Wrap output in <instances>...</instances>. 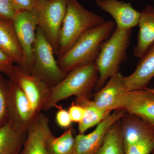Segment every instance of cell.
Listing matches in <instances>:
<instances>
[{"mask_svg":"<svg viewBox=\"0 0 154 154\" xmlns=\"http://www.w3.org/2000/svg\"><path fill=\"white\" fill-rule=\"evenodd\" d=\"M151 154H154V150L152 152Z\"/></svg>","mask_w":154,"mask_h":154,"instance_id":"30","label":"cell"},{"mask_svg":"<svg viewBox=\"0 0 154 154\" xmlns=\"http://www.w3.org/2000/svg\"><path fill=\"white\" fill-rule=\"evenodd\" d=\"M17 11L11 5L10 0H0V19L13 21Z\"/></svg>","mask_w":154,"mask_h":154,"instance_id":"24","label":"cell"},{"mask_svg":"<svg viewBox=\"0 0 154 154\" xmlns=\"http://www.w3.org/2000/svg\"><path fill=\"white\" fill-rule=\"evenodd\" d=\"M124 77L119 72L94 94L93 100L98 108L110 112L123 110L125 98L129 92L125 84Z\"/></svg>","mask_w":154,"mask_h":154,"instance_id":"10","label":"cell"},{"mask_svg":"<svg viewBox=\"0 0 154 154\" xmlns=\"http://www.w3.org/2000/svg\"><path fill=\"white\" fill-rule=\"evenodd\" d=\"M139 31L134 55L140 59L154 43V7L147 5L140 12Z\"/></svg>","mask_w":154,"mask_h":154,"instance_id":"18","label":"cell"},{"mask_svg":"<svg viewBox=\"0 0 154 154\" xmlns=\"http://www.w3.org/2000/svg\"><path fill=\"white\" fill-rule=\"evenodd\" d=\"M56 120L59 126L66 129L70 127L72 122L68 110L61 107L57 112Z\"/></svg>","mask_w":154,"mask_h":154,"instance_id":"26","label":"cell"},{"mask_svg":"<svg viewBox=\"0 0 154 154\" xmlns=\"http://www.w3.org/2000/svg\"><path fill=\"white\" fill-rule=\"evenodd\" d=\"M68 111L72 122L79 123L84 118L85 110L80 105L72 102L69 107Z\"/></svg>","mask_w":154,"mask_h":154,"instance_id":"27","label":"cell"},{"mask_svg":"<svg viewBox=\"0 0 154 154\" xmlns=\"http://www.w3.org/2000/svg\"><path fill=\"white\" fill-rule=\"evenodd\" d=\"M14 64L12 59L0 49V73L5 74Z\"/></svg>","mask_w":154,"mask_h":154,"instance_id":"28","label":"cell"},{"mask_svg":"<svg viewBox=\"0 0 154 154\" xmlns=\"http://www.w3.org/2000/svg\"><path fill=\"white\" fill-rule=\"evenodd\" d=\"M126 113L123 110H115L96 125L93 132L88 134H79L76 136L75 154H96L110 128Z\"/></svg>","mask_w":154,"mask_h":154,"instance_id":"11","label":"cell"},{"mask_svg":"<svg viewBox=\"0 0 154 154\" xmlns=\"http://www.w3.org/2000/svg\"><path fill=\"white\" fill-rule=\"evenodd\" d=\"M13 8L16 11H33L36 8L38 0H10Z\"/></svg>","mask_w":154,"mask_h":154,"instance_id":"25","label":"cell"},{"mask_svg":"<svg viewBox=\"0 0 154 154\" xmlns=\"http://www.w3.org/2000/svg\"><path fill=\"white\" fill-rule=\"evenodd\" d=\"M105 22L103 17L85 8L78 0H67L60 33L57 57L66 52L84 32Z\"/></svg>","mask_w":154,"mask_h":154,"instance_id":"4","label":"cell"},{"mask_svg":"<svg viewBox=\"0 0 154 154\" xmlns=\"http://www.w3.org/2000/svg\"><path fill=\"white\" fill-rule=\"evenodd\" d=\"M148 90H149V91H150L151 92H152V93H154V89H153V88H147Z\"/></svg>","mask_w":154,"mask_h":154,"instance_id":"29","label":"cell"},{"mask_svg":"<svg viewBox=\"0 0 154 154\" xmlns=\"http://www.w3.org/2000/svg\"><path fill=\"white\" fill-rule=\"evenodd\" d=\"M131 29L116 28L102 45L95 63L99 73L95 92L102 88L107 80L119 72L120 66L127 59V51L130 43Z\"/></svg>","mask_w":154,"mask_h":154,"instance_id":"3","label":"cell"},{"mask_svg":"<svg viewBox=\"0 0 154 154\" xmlns=\"http://www.w3.org/2000/svg\"><path fill=\"white\" fill-rule=\"evenodd\" d=\"M27 134L9 120L0 127V154H20Z\"/></svg>","mask_w":154,"mask_h":154,"instance_id":"19","label":"cell"},{"mask_svg":"<svg viewBox=\"0 0 154 154\" xmlns=\"http://www.w3.org/2000/svg\"><path fill=\"white\" fill-rule=\"evenodd\" d=\"M123 110L139 117L154 129V93L148 90L129 91Z\"/></svg>","mask_w":154,"mask_h":154,"instance_id":"14","label":"cell"},{"mask_svg":"<svg viewBox=\"0 0 154 154\" xmlns=\"http://www.w3.org/2000/svg\"><path fill=\"white\" fill-rule=\"evenodd\" d=\"M67 0H38L34 11L37 27L42 31L57 55L61 28L66 12Z\"/></svg>","mask_w":154,"mask_h":154,"instance_id":"7","label":"cell"},{"mask_svg":"<svg viewBox=\"0 0 154 154\" xmlns=\"http://www.w3.org/2000/svg\"><path fill=\"white\" fill-rule=\"evenodd\" d=\"M115 22L105 21L84 32L70 48L58 57V65L65 72L95 62L102 45L115 29Z\"/></svg>","mask_w":154,"mask_h":154,"instance_id":"1","label":"cell"},{"mask_svg":"<svg viewBox=\"0 0 154 154\" xmlns=\"http://www.w3.org/2000/svg\"><path fill=\"white\" fill-rule=\"evenodd\" d=\"M95 2L101 10L112 16L116 28L130 30L137 26L140 12L135 10L131 3L119 0H95Z\"/></svg>","mask_w":154,"mask_h":154,"instance_id":"15","label":"cell"},{"mask_svg":"<svg viewBox=\"0 0 154 154\" xmlns=\"http://www.w3.org/2000/svg\"><path fill=\"white\" fill-rule=\"evenodd\" d=\"M75 103L85 110L84 118L78 126L79 134H84L88 129L98 125L111 113L99 109L88 97L76 98Z\"/></svg>","mask_w":154,"mask_h":154,"instance_id":"20","label":"cell"},{"mask_svg":"<svg viewBox=\"0 0 154 154\" xmlns=\"http://www.w3.org/2000/svg\"><path fill=\"white\" fill-rule=\"evenodd\" d=\"M51 132L47 116L41 112L36 114L28 127L20 154H48L46 140Z\"/></svg>","mask_w":154,"mask_h":154,"instance_id":"13","label":"cell"},{"mask_svg":"<svg viewBox=\"0 0 154 154\" xmlns=\"http://www.w3.org/2000/svg\"><path fill=\"white\" fill-rule=\"evenodd\" d=\"M13 22L25 55V65L23 69L30 73L33 63L32 49L38 23L36 12L34 10L17 11Z\"/></svg>","mask_w":154,"mask_h":154,"instance_id":"9","label":"cell"},{"mask_svg":"<svg viewBox=\"0 0 154 154\" xmlns=\"http://www.w3.org/2000/svg\"><path fill=\"white\" fill-rule=\"evenodd\" d=\"M154 77V43L146 51L137 64L134 72L124 77L128 91L145 90Z\"/></svg>","mask_w":154,"mask_h":154,"instance_id":"16","label":"cell"},{"mask_svg":"<svg viewBox=\"0 0 154 154\" xmlns=\"http://www.w3.org/2000/svg\"><path fill=\"white\" fill-rule=\"evenodd\" d=\"M46 146L48 154H75V137L71 126L58 137L51 132L46 139Z\"/></svg>","mask_w":154,"mask_h":154,"instance_id":"21","label":"cell"},{"mask_svg":"<svg viewBox=\"0 0 154 154\" xmlns=\"http://www.w3.org/2000/svg\"><path fill=\"white\" fill-rule=\"evenodd\" d=\"M8 98L9 120L16 126L27 131L35 115L29 99L17 85L9 80Z\"/></svg>","mask_w":154,"mask_h":154,"instance_id":"12","label":"cell"},{"mask_svg":"<svg viewBox=\"0 0 154 154\" xmlns=\"http://www.w3.org/2000/svg\"><path fill=\"white\" fill-rule=\"evenodd\" d=\"M0 49L11 57L14 63L24 68L25 55L17 38L13 21L0 19Z\"/></svg>","mask_w":154,"mask_h":154,"instance_id":"17","label":"cell"},{"mask_svg":"<svg viewBox=\"0 0 154 154\" xmlns=\"http://www.w3.org/2000/svg\"><path fill=\"white\" fill-rule=\"evenodd\" d=\"M54 54L52 45L37 27L32 49L30 74L51 87L60 82L67 74L59 66Z\"/></svg>","mask_w":154,"mask_h":154,"instance_id":"5","label":"cell"},{"mask_svg":"<svg viewBox=\"0 0 154 154\" xmlns=\"http://www.w3.org/2000/svg\"><path fill=\"white\" fill-rule=\"evenodd\" d=\"M98 79L95 63L73 69L60 82L51 88L42 110H49L58 102L71 96L89 97Z\"/></svg>","mask_w":154,"mask_h":154,"instance_id":"2","label":"cell"},{"mask_svg":"<svg viewBox=\"0 0 154 154\" xmlns=\"http://www.w3.org/2000/svg\"><path fill=\"white\" fill-rule=\"evenodd\" d=\"M9 80H6L0 73V127L9 121L8 98Z\"/></svg>","mask_w":154,"mask_h":154,"instance_id":"23","label":"cell"},{"mask_svg":"<svg viewBox=\"0 0 154 154\" xmlns=\"http://www.w3.org/2000/svg\"><path fill=\"white\" fill-rule=\"evenodd\" d=\"M5 75L25 93L34 115L41 112L51 86L17 65L14 64Z\"/></svg>","mask_w":154,"mask_h":154,"instance_id":"8","label":"cell"},{"mask_svg":"<svg viewBox=\"0 0 154 154\" xmlns=\"http://www.w3.org/2000/svg\"><path fill=\"white\" fill-rule=\"evenodd\" d=\"M96 154H125L120 119L110 128Z\"/></svg>","mask_w":154,"mask_h":154,"instance_id":"22","label":"cell"},{"mask_svg":"<svg viewBox=\"0 0 154 154\" xmlns=\"http://www.w3.org/2000/svg\"><path fill=\"white\" fill-rule=\"evenodd\" d=\"M125 154H151L154 129L141 119L125 113L120 119Z\"/></svg>","mask_w":154,"mask_h":154,"instance_id":"6","label":"cell"}]
</instances>
